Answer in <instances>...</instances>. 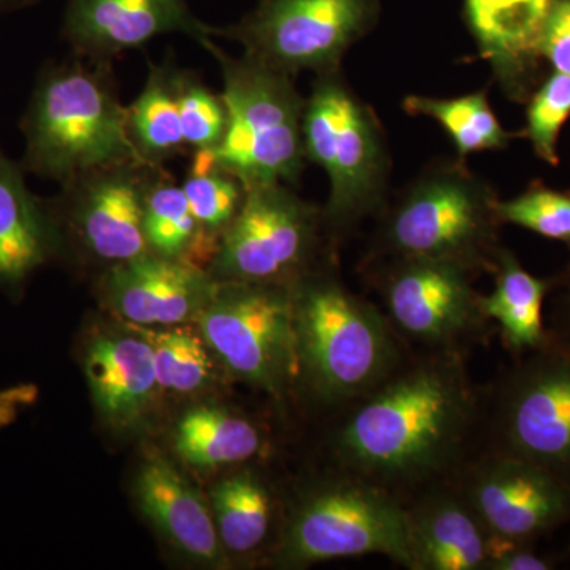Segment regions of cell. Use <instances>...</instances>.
<instances>
[{"label":"cell","mask_w":570,"mask_h":570,"mask_svg":"<svg viewBox=\"0 0 570 570\" xmlns=\"http://www.w3.org/2000/svg\"><path fill=\"white\" fill-rule=\"evenodd\" d=\"M482 392L466 355L409 348L377 387L340 411L332 468L406 502L452 482L479 450Z\"/></svg>","instance_id":"1"},{"label":"cell","mask_w":570,"mask_h":570,"mask_svg":"<svg viewBox=\"0 0 570 570\" xmlns=\"http://www.w3.org/2000/svg\"><path fill=\"white\" fill-rule=\"evenodd\" d=\"M298 382L322 406L343 411L407 355L384 311L314 268L292 284Z\"/></svg>","instance_id":"2"},{"label":"cell","mask_w":570,"mask_h":570,"mask_svg":"<svg viewBox=\"0 0 570 570\" xmlns=\"http://www.w3.org/2000/svg\"><path fill=\"white\" fill-rule=\"evenodd\" d=\"M108 67L77 56L41 70L21 121L26 171L63 186L105 165L151 163L134 140Z\"/></svg>","instance_id":"3"},{"label":"cell","mask_w":570,"mask_h":570,"mask_svg":"<svg viewBox=\"0 0 570 570\" xmlns=\"http://www.w3.org/2000/svg\"><path fill=\"white\" fill-rule=\"evenodd\" d=\"M223 70V99L227 129L213 163L242 181L258 184L298 181L305 168L303 116L306 99L296 91L291 75L272 69L249 56L235 59L216 43L208 51Z\"/></svg>","instance_id":"4"},{"label":"cell","mask_w":570,"mask_h":570,"mask_svg":"<svg viewBox=\"0 0 570 570\" xmlns=\"http://www.w3.org/2000/svg\"><path fill=\"white\" fill-rule=\"evenodd\" d=\"M365 554H382L412 570L406 508L389 491L332 468L296 498L273 562L305 569Z\"/></svg>","instance_id":"5"},{"label":"cell","mask_w":570,"mask_h":570,"mask_svg":"<svg viewBox=\"0 0 570 570\" xmlns=\"http://www.w3.org/2000/svg\"><path fill=\"white\" fill-rule=\"evenodd\" d=\"M480 392L479 450L528 461L570 485V343L551 335Z\"/></svg>","instance_id":"6"},{"label":"cell","mask_w":570,"mask_h":570,"mask_svg":"<svg viewBox=\"0 0 570 570\" xmlns=\"http://www.w3.org/2000/svg\"><path fill=\"white\" fill-rule=\"evenodd\" d=\"M497 202L463 168L428 171L390 209L381 250L389 258H426L491 273L501 250Z\"/></svg>","instance_id":"7"},{"label":"cell","mask_w":570,"mask_h":570,"mask_svg":"<svg viewBox=\"0 0 570 570\" xmlns=\"http://www.w3.org/2000/svg\"><path fill=\"white\" fill-rule=\"evenodd\" d=\"M195 326L230 376L276 400L296 389L292 285L217 281Z\"/></svg>","instance_id":"8"},{"label":"cell","mask_w":570,"mask_h":570,"mask_svg":"<svg viewBox=\"0 0 570 570\" xmlns=\"http://www.w3.org/2000/svg\"><path fill=\"white\" fill-rule=\"evenodd\" d=\"M306 159L324 168L330 181L325 225L344 228L381 204L387 154L381 127L337 70L318 73L305 104Z\"/></svg>","instance_id":"9"},{"label":"cell","mask_w":570,"mask_h":570,"mask_svg":"<svg viewBox=\"0 0 570 570\" xmlns=\"http://www.w3.org/2000/svg\"><path fill=\"white\" fill-rule=\"evenodd\" d=\"M324 209L285 184L247 187L208 272L217 281L292 285L316 266Z\"/></svg>","instance_id":"10"},{"label":"cell","mask_w":570,"mask_h":570,"mask_svg":"<svg viewBox=\"0 0 570 570\" xmlns=\"http://www.w3.org/2000/svg\"><path fill=\"white\" fill-rule=\"evenodd\" d=\"M475 273L450 262L389 258L379 275L382 306L412 351L464 354L487 336Z\"/></svg>","instance_id":"11"},{"label":"cell","mask_w":570,"mask_h":570,"mask_svg":"<svg viewBox=\"0 0 570 570\" xmlns=\"http://www.w3.org/2000/svg\"><path fill=\"white\" fill-rule=\"evenodd\" d=\"M374 0H261L245 20L216 36L243 45L245 56L294 77L302 70H337L367 31Z\"/></svg>","instance_id":"12"},{"label":"cell","mask_w":570,"mask_h":570,"mask_svg":"<svg viewBox=\"0 0 570 570\" xmlns=\"http://www.w3.org/2000/svg\"><path fill=\"white\" fill-rule=\"evenodd\" d=\"M160 165H105L63 184L47 202L59 242L69 236L82 253L108 268L149 253L145 238V204Z\"/></svg>","instance_id":"13"},{"label":"cell","mask_w":570,"mask_h":570,"mask_svg":"<svg viewBox=\"0 0 570 570\" xmlns=\"http://www.w3.org/2000/svg\"><path fill=\"white\" fill-rule=\"evenodd\" d=\"M490 539L538 543L570 523V485L528 461L478 450L455 480Z\"/></svg>","instance_id":"14"},{"label":"cell","mask_w":570,"mask_h":570,"mask_svg":"<svg viewBox=\"0 0 570 570\" xmlns=\"http://www.w3.org/2000/svg\"><path fill=\"white\" fill-rule=\"evenodd\" d=\"M216 287L202 266L146 253L110 266L100 279V298L119 321L165 328L195 324Z\"/></svg>","instance_id":"15"},{"label":"cell","mask_w":570,"mask_h":570,"mask_svg":"<svg viewBox=\"0 0 570 570\" xmlns=\"http://www.w3.org/2000/svg\"><path fill=\"white\" fill-rule=\"evenodd\" d=\"M62 32L75 56L99 63L164 33H186L206 51L216 43V28L195 18L186 0H69Z\"/></svg>","instance_id":"16"},{"label":"cell","mask_w":570,"mask_h":570,"mask_svg":"<svg viewBox=\"0 0 570 570\" xmlns=\"http://www.w3.org/2000/svg\"><path fill=\"white\" fill-rule=\"evenodd\" d=\"M82 370L105 426L129 434L149 422L163 390L156 377L153 346L142 326L96 330L82 348Z\"/></svg>","instance_id":"17"},{"label":"cell","mask_w":570,"mask_h":570,"mask_svg":"<svg viewBox=\"0 0 570 570\" xmlns=\"http://www.w3.org/2000/svg\"><path fill=\"white\" fill-rule=\"evenodd\" d=\"M135 501L160 538L197 564L225 568L212 505L181 472L159 453H149L134 482Z\"/></svg>","instance_id":"18"},{"label":"cell","mask_w":570,"mask_h":570,"mask_svg":"<svg viewBox=\"0 0 570 570\" xmlns=\"http://www.w3.org/2000/svg\"><path fill=\"white\" fill-rule=\"evenodd\" d=\"M412 570H485L490 535L456 483L404 502Z\"/></svg>","instance_id":"19"},{"label":"cell","mask_w":570,"mask_h":570,"mask_svg":"<svg viewBox=\"0 0 570 570\" xmlns=\"http://www.w3.org/2000/svg\"><path fill=\"white\" fill-rule=\"evenodd\" d=\"M24 171L0 153V288L10 294L58 254L50 209L31 193Z\"/></svg>","instance_id":"20"},{"label":"cell","mask_w":570,"mask_h":570,"mask_svg":"<svg viewBox=\"0 0 570 570\" xmlns=\"http://www.w3.org/2000/svg\"><path fill=\"white\" fill-rule=\"evenodd\" d=\"M551 0H468L480 52L510 96H523L535 66L540 29Z\"/></svg>","instance_id":"21"},{"label":"cell","mask_w":570,"mask_h":570,"mask_svg":"<svg viewBox=\"0 0 570 570\" xmlns=\"http://www.w3.org/2000/svg\"><path fill=\"white\" fill-rule=\"evenodd\" d=\"M491 273L494 288L482 295V311L490 322H497L505 351L515 360L547 346L551 333L543 322V302L553 281L532 276L504 247Z\"/></svg>","instance_id":"22"},{"label":"cell","mask_w":570,"mask_h":570,"mask_svg":"<svg viewBox=\"0 0 570 570\" xmlns=\"http://www.w3.org/2000/svg\"><path fill=\"white\" fill-rule=\"evenodd\" d=\"M171 445L187 466L213 471L238 466L264 449L253 420L228 407L200 404L184 412L171 433Z\"/></svg>","instance_id":"23"},{"label":"cell","mask_w":570,"mask_h":570,"mask_svg":"<svg viewBox=\"0 0 570 570\" xmlns=\"http://www.w3.org/2000/svg\"><path fill=\"white\" fill-rule=\"evenodd\" d=\"M209 505L224 550L255 553L269 538L275 498L253 468H242L220 479L209 493Z\"/></svg>","instance_id":"24"},{"label":"cell","mask_w":570,"mask_h":570,"mask_svg":"<svg viewBox=\"0 0 570 570\" xmlns=\"http://www.w3.org/2000/svg\"><path fill=\"white\" fill-rule=\"evenodd\" d=\"M145 238L149 253L208 269L216 247L202 235L181 186L160 171L146 195Z\"/></svg>","instance_id":"25"},{"label":"cell","mask_w":570,"mask_h":570,"mask_svg":"<svg viewBox=\"0 0 570 570\" xmlns=\"http://www.w3.org/2000/svg\"><path fill=\"white\" fill-rule=\"evenodd\" d=\"M176 67L151 66L145 88L129 107L130 132L146 159L160 165L186 149L179 115Z\"/></svg>","instance_id":"26"},{"label":"cell","mask_w":570,"mask_h":570,"mask_svg":"<svg viewBox=\"0 0 570 570\" xmlns=\"http://www.w3.org/2000/svg\"><path fill=\"white\" fill-rule=\"evenodd\" d=\"M404 110L409 115L426 116L439 122L452 138L461 159L469 154L505 148L512 137L502 129L485 92L459 99L412 96L404 100Z\"/></svg>","instance_id":"27"},{"label":"cell","mask_w":570,"mask_h":570,"mask_svg":"<svg viewBox=\"0 0 570 570\" xmlns=\"http://www.w3.org/2000/svg\"><path fill=\"white\" fill-rule=\"evenodd\" d=\"M145 328V326H142ZM160 390L193 395L214 381V354L195 324L145 328Z\"/></svg>","instance_id":"28"},{"label":"cell","mask_w":570,"mask_h":570,"mask_svg":"<svg viewBox=\"0 0 570 570\" xmlns=\"http://www.w3.org/2000/svg\"><path fill=\"white\" fill-rule=\"evenodd\" d=\"M181 187L202 235L217 249L225 228L242 208L245 186L235 176L217 167L208 149H198L194 151L189 174Z\"/></svg>","instance_id":"29"},{"label":"cell","mask_w":570,"mask_h":570,"mask_svg":"<svg viewBox=\"0 0 570 570\" xmlns=\"http://www.w3.org/2000/svg\"><path fill=\"white\" fill-rule=\"evenodd\" d=\"M176 85L186 148L194 151L216 148L227 129V107L223 96L209 91L189 71L178 69Z\"/></svg>","instance_id":"30"},{"label":"cell","mask_w":570,"mask_h":570,"mask_svg":"<svg viewBox=\"0 0 570 570\" xmlns=\"http://www.w3.org/2000/svg\"><path fill=\"white\" fill-rule=\"evenodd\" d=\"M501 223L519 225L570 247V194L534 186L508 202H497Z\"/></svg>","instance_id":"31"},{"label":"cell","mask_w":570,"mask_h":570,"mask_svg":"<svg viewBox=\"0 0 570 570\" xmlns=\"http://www.w3.org/2000/svg\"><path fill=\"white\" fill-rule=\"evenodd\" d=\"M570 116V77L553 71L538 92L532 97L528 108V137L534 151L546 163L557 165L558 137Z\"/></svg>","instance_id":"32"},{"label":"cell","mask_w":570,"mask_h":570,"mask_svg":"<svg viewBox=\"0 0 570 570\" xmlns=\"http://www.w3.org/2000/svg\"><path fill=\"white\" fill-rule=\"evenodd\" d=\"M538 55L570 77V0H551L538 40Z\"/></svg>","instance_id":"33"},{"label":"cell","mask_w":570,"mask_h":570,"mask_svg":"<svg viewBox=\"0 0 570 570\" xmlns=\"http://www.w3.org/2000/svg\"><path fill=\"white\" fill-rule=\"evenodd\" d=\"M535 546L538 543L490 539V553L485 570H550L557 568V560L540 554Z\"/></svg>","instance_id":"34"},{"label":"cell","mask_w":570,"mask_h":570,"mask_svg":"<svg viewBox=\"0 0 570 570\" xmlns=\"http://www.w3.org/2000/svg\"><path fill=\"white\" fill-rule=\"evenodd\" d=\"M551 288H557L553 298V321L549 330L551 335L570 343V266L560 281H553Z\"/></svg>","instance_id":"35"},{"label":"cell","mask_w":570,"mask_h":570,"mask_svg":"<svg viewBox=\"0 0 570 570\" xmlns=\"http://www.w3.org/2000/svg\"><path fill=\"white\" fill-rule=\"evenodd\" d=\"M24 2L26 0H0V7L20 6V3Z\"/></svg>","instance_id":"36"}]
</instances>
